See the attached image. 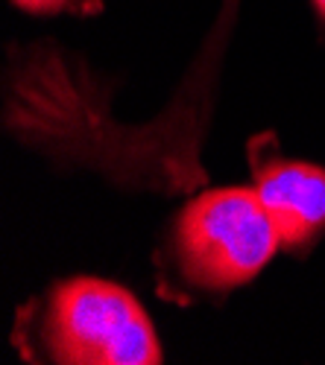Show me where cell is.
Segmentation results:
<instances>
[{"label":"cell","mask_w":325,"mask_h":365,"mask_svg":"<svg viewBox=\"0 0 325 365\" xmlns=\"http://www.w3.org/2000/svg\"><path fill=\"white\" fill-rule=\"evenodd\" d=\"M12 6L36 18H91L103 12V0H12Z\"/></svg>","instance_id":"277c9868"},{"label":"cell","mask_w":325,"mask_h":365,"mask_svg":"<svg viewBox=\"0 0 325 365\" xmlns=\"http://www.w3.org/2000/svg\"><path fill=\"white\" fill-rule=\"evenodd\" d=\"M249 187L267 210L281 252L308 257L325 237V167L284 155L276 132L246 140Z\"/></svg>","instance_id":"3957f363"},{"label":"cell","mask_w":325,"mask_h":365,"mask_svg":"<svg viewBox=\"0 0 325 365\" xmlns=\"http://www.w3.org/2000/svg\"><path fill=\"white\" fill-rule=\"evenodd\" d=\"M279 252V234L249 185L199 190L156 237L153 284L176 307L220 304L249 287Z\"/></svg>","instance_id":"6da1fadb"},{"label":"cell","mask_w":325,"mask_h":365,"mask_svg":"<svg viewBox=\"0 0 325 365\" xmlns=\"http://www.w3.org/2000/svg\"><path fill=\"white\" fill-rule=\"evenodd\" d=\"M311 15H314V26H316V36L325 44V0H311Z\"/></svg>","instance_id":"5b68a950"},{"label":"cell","mask_w":325,"mask_h":365,"mask_svg":"<svg viewBox=\"0 0 325 365\" xmlns=\"http://www.w3.org/2000/svg\"><path fill=\"white\" fill-rule=\"evenodd\" d=\"M9 342L29 365H156L161 339L144 304L121 284L74 275L29 295Z\"/></svg>","instance_id":"7a4b0ae2"}]
</instances>
